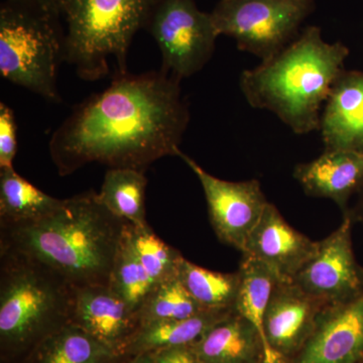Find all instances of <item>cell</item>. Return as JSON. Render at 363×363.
<instances>
[{"instance_id":"5b68a950","label":"cell","mask_w":363,"mask_h":363,"mask_svg":"<svg viewBox=\"0 0 363 363\" xmlns=\"http://www.w3.org/2000/svg\"><path fill=\"white\" fill-rule=\"evenodd\" d=\"M157 0H70L64 18V62L85 81L128 73L135 33L145 28Z\"/></svg>"},{"instance_id":"603a6c76","label":"cell","mask_w":363,"mask_h":363,"mask_svg":"<svg viewBox=\"0 0 363 363\" xmlns=\"http://www.w3.org/2000/svg\"><path fill=\"white\" fill-rule=\"evenodd\" d=\"M156 286L135 252L130 224L126 221L114 257L108 286L138 314Z\"/></svg>"},{"instance_id":"4316f807","label":"cell","mask_w":363,"mask_h":363,"mask_svg":"<svg viewBox=\"0 0 363 363\" xmlns=\"http://www.w3.org/2000/svg\"><path fill=\"white\" fill-rule=\"evenodd\" d=\"M14 112L9 105L0 104V169L13 167L18 150V135Z\"/></svg>"},{"instance_id":"484cf974","label":"cell","mask_w":363,"mask_h":363,"mask_svg":"<svg viewBox=\"0 0 363 363\" xmlns=\"http://www.w3.org/2000/svg\"><path fill=\"white\" fill-rule=\"evenodd\" d=\"M208 311L186 290L179 278L155 286L138 312L140 326L162 320L185 319Z\"/></svg>"},{"instance_id":"2e32d148","label":"cell","mask_w":363,"mask_h":363,"mask_svg":"<svg viewBox=\"0 0 363 363\" xmlns=\"http://www.w3.org/2000/svg\"><path fill=\"white\" fill-rule=\"evenodd\" d=\"M294 177L306 194L333 200L346 213L351 196L363 189V152L325 150L316 160L298 164Z\"/></svg>"},{"instance_id":"d4e9b609","label":"cell","mask_w":363,"mask_h":363,"mask_svg":"<svg viewBox=\"0 0 363 363\" xmlns=\"http://www.w3.org/2000/svg\"><path fill=\"white\" fill-rule=\"evenodd\" d=\"M128 224L135 252L154 283L159 285L178 278L182 262L185 259L182 253L161 240L149 223L140 226L130 222Z\"/></svg>"},{"instance_id":"3957f363","label":"cell","mask_w":363,"mask_h":363,"mask_svg":"<svg viewBox=\"0 0 363 363\" xmlns=\"http://www.w3.org/2000/svg\"><path fill=\"white\" fill-rule=\"evenodd\" d=\"M350 50L329 44L321 28L307 26L271 59L240 76V89L253 108L272 111L297 135L319 130L332 86Z\"/></svg>"},{"instance_id":"7a4b0ae2","label":"cell","mask_w":363,"mask_h":363,"mask_svg":"<svg viewBox=\"0 0 363 363\" xmlns=\"http://www.w3.org/2000/svg\"><path fill=\"white\" fill-rule=\"evenodd\" d=\"M125 222L90 190L62 200L39 220L0 223V252L42 262L76 289L108 286Z\"/></svg>"},{"instance_id":"7c38bea8","label":"cell","mask_w":363,"mask_h":363,"mask_svg":"<svg viewBox=\"0 0 363 363\" xmlns=\"http://www.w3.org/2000/svg\"><path fill=\"white\" fill-rule=\"evenodd\" d=\"M70 323L121 357L140 327L138 313L108 286L76 289Z\"/></svg>"},{"instance_id":"4dcf8cb0","label":"cell","mask_w":363,"mask_h":363,"mask_svg":"<svg viewBox=\"0 0 363 363\" xmlns=\"http://www.w3.org/2000/svg\"><path fill=\"white\" fill-rule=\"evenodd\" d=\"M360 192L363 193V189ZM358 213H359L360 216L363 217V194L362 197V200L359 202V207H358L357 210Z\"/></svg>"},{"instance_id":"5bb4252c","label":"cell","mask_w":363,"mask_h":363,"mask_svg":"<svg viewBox=\"0 0 363 363\" xmlns=\"http://www.w3.org/2000/svg\"><path fill=\"white\" fill-rule=\"evenodd\" d=\"M318 247L319 241H313L294 229L278 208L269 203L248 236L242 255L266 264L279 281H293L314 257Z\"/></svg>"},{"instance_id":"1f68e13d","label":"cell","mask_w":363,"mask_h":363,"mask_svg":"<svg viewBox=\"0 0 363 363\" xmlns=\"http://www.w3.org/2000/svg\"><path fill=\"white\" fill-rule=\"evenodd\" d=\"M253 363H267V362H264V358H262V359L257 360V362H253Z\"/></svg>"},{"instance_id":"ffe728a7","label":"cell","mask_w":363,"mask_h":363,"mask_svg":"<svg viewBox=\"0 0 363 363\" xmlns=\"http://www.w3.org/2000/svg\"><path fill=\"white\" fill-rule=\"evenodd\" d=\"M123 358L69 323L43 339L20 363H117Z\"/></svg>"},{"instance_id":"8fae6325","label":"cell","mask_w":363,"mask_h":363,"mask_svg":"<svg viewBox=\"0 0 363 363\" xmlns=\"http://www.w3.org/2000/svg\"><path fill=\"white\" fill-rule=\"evenodd\" d=\"M325 308L293 281H278L264 316V332L272 350L293 362L309 340Z\"/></svg>"},{"instance_id":"d6986e66","label":"cell","mask_w":363,"mask_h":363,"mask_svg":"<svg viewBox=\"0 0 363 363\" xmlns=\"http://www.w3.org/2000/svg\"><path fill=\"white\" fill-rule=\"evenodd\" d=\"M240 285L234 310L247 319L259 334L264 344V360L267 363H292L277 355L269 347L264 332V316L278 276L259 260L243 255L240 269Z\"/></svg>"},{"instance_id":"52a82bcc","label":"cell","mask_w":363,"mask_h":363,"mask_svg":"<svg viewBox=\"0 0 363 363\" xmlns=\"http://www.w3.org/2000/svg\"><path fill=\"white\" fill-rule=\"evenodd\" d=\"M314 9L315 0H220L211 16L219 35L267 61L297 39Z\"/></svg>"},{"instance_id":"ba28073f","label":"cell","mask_w":363,"mask_h":363,"mask_svg":"<svg viewBox=\"0 0 363 363\" xmlns=\"http://www.w3.org/2000/svg\"><path fill=\"white\" fill-rule=\"evenodd\" d=\"M145 28L159 45L161 70L180 81L204 68L219 37L211 13L195 0H157Z\"/></svg>"},{"instance_id":"44dd1931","label":"cell","mask_w":363,"mask_h":363,"mask_svg":"<svg viewBox=\"0 0 363 363\" xmlns=\"http://www.w3.org/2000/svg\"><path fill=\"white\" fill-rule=\"evenodd\" d=\"M63 199L45 194L11 168L0 169V223H28L52 213Z\"/></svg>"},{"instance_id":"f546056e","label":"cell","mask_w":363,"mask_h":363,"mask_svg":"<svg viewBox=\"0 0 363 363\" xmlns=\"http://www.w3.org/2000/svg\"><path fill=\"white\" fill-rule=\"evenodd\" d=\"M117 363H157L150 353L133 355V357H124Z\"/></svg>"},{"instance_id":"30bf717a","label":"cell","mask_w":363,"mask_h":363,"mask_svg":"<svg viewBox=\"0 0 363 363\" xmlns=\"http://www.w3.org/2000/svg\"><path fill=\"white\" fill-rule=\"evenodd\" d=\"M352 222V215L346 212L340 226L319 241L314 257L293 279L326 307L345 304L363 294V267L353 252Z\"/></svg>"},{"instance_id":"e0dca14e","label":"cell","mask_w":363,"mask_h":363,"mask_svg":"<svg viewBox=\"0 0 363 363\" xmlns=\"http://www.w3.org/2000/svg\"><path fill=\"white\" fill-rule=\"evenodd\" d=\"M202 363H253L264 358L259 334L234 312L191 345Z\"/></svg>"},{"instance_id":"4fadbf2b","label":"cell","mask_w":363,"mask_h":363,"mask_svg":"<svg viewBox=\"0 0 363 363\" xmlns=\"http://www.w3.org/2000/svg\"><path fill=\"white\" fill-rule=\"evenodd\" d=\"M292 363H363V294L325 308Z\"/></svg>"},{"instance_id":"cb8c5ba5","label":"cell","mask_w":363,"mask_h":363,"mask_svg":"<svg viewBox=\"0 0 363 363\" xmlns=\"http://www.w3.org/2000/svg\"><path fill=\"white\" fill-rule=\"evenodd\" d=\"M178 278L190 295L205 309H234L240 290V272L210 271L184 259Z\"/></svg>"},{"instance_id":"8992f818","label":"cell","mask_w":363,"mask_h":363,"mask_svg":"<svg viewBox=\"0 0 363 363\" xmlns=\"http://www.w3.org/2000/svg\"><path fill=\"white\" fill-rule=\"evenodd\" d=\"M59 21L26 0L0 6V74L51 102L61 100L57 74L65 32Z\"/></svg>"},{"instance_id":"f1b7e54d","label":"cell","mask_w":363,"mask_h":363,"mask_svg":"<svg viewBox=\"0 0 363 363\" xmlns=\"http://www.w3.org/2000/svg\"><path fill=\"white\" fill-rule=\"evenodd\" d=\"M57 18H64L70 0H26Z\"/></svg>"},{"instance_id":"6da1fadb","label":"cell","mask_w":363,"mask_h":363,"mask_svg":"<svg viewBox=\"0 0 363 363\" xmlns=\"http://www.w3.org/2000/svg\"><path fill=\"white\" fill-rule=\"evenodd\" d=\"M180 83L162 70L128 72L76 105L50 140L59 175L93 162L145 172L162 157H177L190 121Z\"/></svg>"},{"instance_id":"277c9868","label":"cell","mask_w":363,"mask_h":363,"mask_svg":"<svg viewBox=\"0 0 363 363\" xmlns=\"http://www.w3.org/2000/svg\"><path fill=\"white\" fill-rule=\"evenodd\" d=\"M75 290L42 262L0 252L1 363H20L43 339L70 323Z\"/></svg>"},{"instance_id":"7402d4cb","label":"cell","mask_w":363,"mask_h":363,"mask_svg":"<svg viewBox=\"0 0 363 363\" xmlns=\"http://www.w3.org/2000/svg\"><path fill=\"white\" fill-rule=\"evenodd\" d=\"M147 179L145 172L135 169H109L104 176L100 201L114 216L133 225L147 224L145 217V189Z\"/></svg>"},{"instance_id":"9a60e30c","label":"cell","mask_w":363,"mask_h":363,"mask_svg":"<svg viewBox=\"0 0 363 363\" xmlns=\"http://www.w3.org/2000/svg\"><path fill=\"white\" fill-rule=\"evenodd\" d=\"M325 150L363 152V72H341L320 121Z\"/></svg>"},{"instance_id":"83f0119b","label":"cell","mask_w":363,"mask_h":363,"mask_svg":"<svg viewBox=\"0 0 363 363\" xmlns=\"http://www.w3.org/2000/svg\"><path fill=\"white\" fill-rule=\"evenodd\" d=\"M150 354L157 363H202L191 346L166 348Z\"/></svg>"},{"instance_id":"9c48e42d","label":"cell","mask_w":363,"mask_h":363,"mask_svg":"<svg viewBox=\"0 0 363 363\" xmlns=\"http://www.w3.org/2000/svg\"><path fill=\"white\" fill-rule=\"evenodd\" d=\"M201 183L206 198L209 220L217 238L224 245L243 252L248 236L257 225L269 204L259 182H229L212 176L200 164L177 152Z\"/></svg>"},{"instance_id":"ac0fdd59","label":"cell","mask_w":363,"mask_h":363,"mask_svg":"<svg viewBox=\"0 0 363 363\" xmlns=\"http://www.w3.org/2000/svg\"><path fill=\"white\" fill-rule=\"evenodd\" d=\"M234 312V309L208 310L185 319L162 320L143 325L124 351V357L193 345L212 327Z\"/></svg>"}]
</instances>
